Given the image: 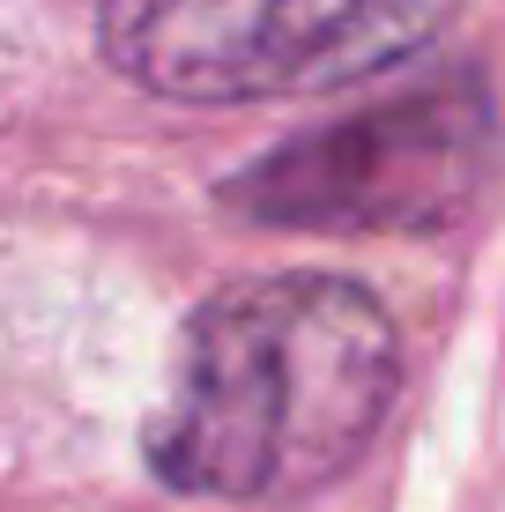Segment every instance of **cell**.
Wrapping results in <instances>:
<instances>
[{
    "instance_id": "1",
    "label": "cell",
    "mask_w": 505,
    "mask_h": 512,
    "mask_svg": "<svg viewBox=\"0 0 505 512\" xmlns=\"http://www.w3.org/2000/svg\"><path fill=\"white\" fill-rule=\"evenodd\" d=\"M394 386L402 334L364 282L253 275L186 320L142 453L179 498H298L379 438Z\"/></svg>"
},
{
    "instance_id": "2",
    "label": "cell",
    "mask_w": 505,
    "mask_h": 512,
    "mask_svg": "<svg viewBox=\"0 0 505 512\" xmlns=\"http://www.w3.org/2000/svg\"><path fill=\"white\" fill-rule=\"evenodd\" d=\"M505 119L476 67L431 75L416 90L327 119L298 141L260 149L216 186V208L260 231L327 238H439L461 231L498 186Z\"/></svg>"
},
{
    "instance_id": "3",
    "label": "cell",
    "mask_w": 505,
    "mask_h": 512,
    "mask_svg": "<svg viewBox=\"0 0 505 512\" xmlns=\"http://www.w3.org/2000/svg\"><path fill=\"white\" fill-rule=\"evenodd\" d=\"M461 0H104L97 52L179 104L320 97L416 60Z\"/></svg>"
}]
</instances>
